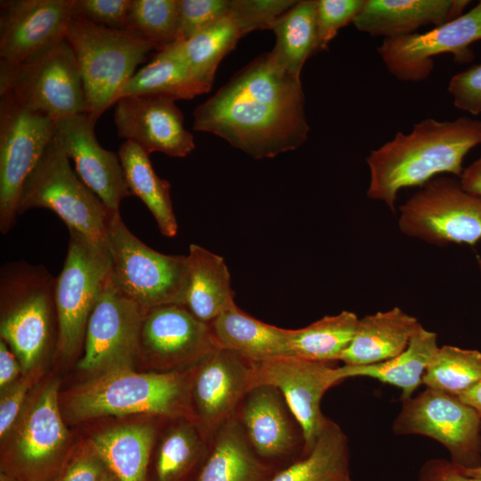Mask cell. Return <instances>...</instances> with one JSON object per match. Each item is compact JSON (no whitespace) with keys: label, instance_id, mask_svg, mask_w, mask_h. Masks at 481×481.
<instances>
[{"label":"cell","instance_id":"1","mask_svg":"<svg viewBox=\"0 0 481 481\" xmlns=\"http://www.w3.org/2000/svg\"><path fill=\"white\" fill-rule=\"evenodd\" d=\"M193 118L194 130L214 134L256 159L298 149L310 131L300 78L270 52L236 72Z\"/></svg>","mask_w":481,"mask_h":481},{"label":"cell","instance_id":"2","mask_svg":"<svg viewBox=\"0 0 481 481\" xmlns=\"http://www.w3.org/2000/svg\"><path fill=\"white\" fill-rule=\"evenodd\" d=\"M480 144L481 119L425 118L414 124L411 132H397L392 140L370 151L367 196L395 213L402 189L422 187L444 174L460 177L465 156Z\"/></svg>","mask_w":481,"mask_h":481},{"label":"cell","instance_id":"3","mask_svg":"<svg viewBox=\"0 0 481 481\" xmlns=\"http://www.w3.org/2000/svg\"><path fill=\"white\" fill-rule=\"evenodd\" d=\"M54 286L43 265L13 261L0 269L1 339L24 371L45 355L58 324Z\"/></svg>","mask_w":481,"mask_h":481},{"label":"cell","instance_id":"4","mask_svg":"<svg viewBox=\"0 0 481 481\" xmlns=\"http://www.w3.org/2000/svg\"><path fill=\"white\" fill-rule=\"evenodd\" d=\"M65 38L76 56L88 112L99 118L115 104L135 68L157 48L125 30L71 18Z\"/></svg>","mask_w":481,"mask_h":481},{"label":"cell","instance_id":"5","mask_svg":"<svg viewBox=\"0 0 481 481\" xmlns=\"http://www.w3.org/2000/svg\"><path fill=\"white\" fill-rule=\"evenodd\" d=\"M106 246L110 279L127 298L146 311L163 305L182 306L187 255H166L151 249L130 232L119 211L110 214Z\"/></svg>","mask_w":481,"mask_h":481},{"label":"cell","instance_id":"6","mask_svg":"<svg viewBox=\"0 0 481 481\" xmlns=\"http://www.w3.org/2000/svg\"><path fill=\"white\" fill-rule=\"evenodd\" d=\"M0 95L55 122L88 112L79 67L66 38L24 61H0Z\"/></svg>","mask_w":481,"mask_h":481},{"label":"cell","instance_id":"7","mask_svg":"<svg viewBox=\"0 0 481 481\" xmlns=\"http://www.w3.org/2000/svg\"><path fill=\"white\" fill-rule=\"evenodd\" d=\"M130 366L100 373L69 404L77 419L136 413L172 416L183 412L186 383L176 371L138 373Z\"/></svg>","mask_w":481,"mask_h":481},{"label":"cell","instance_id":"8","mask_svg":"<svg viewBox=\"0 0 481 481\" xmlns=\"http://www.w3.org/2000/svg\"><path fill=\"white\" fill-rule=\"evenodd\" d=\"M35 208L53 211L69 229L95 243L106 244L110 211L71 168L55 136L21 190L19 215Z\"/></svg>","mask_w":481,"mask_h":481},{"label":"cell","instance_id":"9","mask_svg":"<svg viewBox=\"0 0 481 481\" xmlns=\"http://www.w3.org/2000/svg\"><path fill=\"white\" fill-rule=\"evenodd\" d=\"M69 231L66 258L54 286L57 349L64 357L72 356L85 342L89 317L111 268L106 244L95 243L72 229Z\"/></svg>","mask_w":481,"mask_h":481},{"label":"cell","instance_id":"10","mask_svg":"<svg viewBox=\"0 0 481 481\" xmlns=\"http://www.w3.org/2000/svg\"><path fill=\"white\" fill-rule=\"evenodd\" d=\"M398 227L404 235L436 246H474L481 240V196L464 191L460 181L438 175L400 206Z\"/></svg>","mask_w":481,"mask_h":481},{"label":"cell","instance_id":"11","mask_svg":"<svg viewBox=\"0 0 481 481\" xmlns=\"http://www.w3.org/2000/svg\"><path fill=\"white\" fill-rule=\"evenodd\" d=\"M56 123L13 99L0 95V232L19 216L23 184L54 138Z\"/></svg>","mask_w":481,"mask_h":481},{"label":"cell","instance_id":"12","mask_svg":"<svg viewBox=\"0 0 481 481\" xmlns=\"http://www.w3.org/2000/svg\"><path fill=\"white\" fill-rule=\"evenodd\" d=\"M402 403L392 425L395 435L437 441L460 468L481 465V416L475 409L458 396L428 387Z\"/></svg>","mask_w":481,"mask_h":481},{"label":"cell","instance_id":"13","mask_svg":"<svg viewBox=\"0 0 481 481\" xmlns=\"http://www.w3.org/2000/svg\"><path fill=\"white\" fill-rule=\"evenodd\" d=\"M481 40V0L467 12L432 29L383 38L377 47L388 72L404 82H421L432 73L434 57L451 53L457 62H469L470 45Z\"/></svg>","mask_w":481,"mask_h":481},{"label":"cell","instance_id":"14","mask_svg":"<svg viewBox=\"0 0 481 481\" xmlns=\"http://www.w3.org/2000/svg\"><path fill=\"white\" fill-rule=\"evenodd\" d=\"M252 365L254 386L270 385L283 395L302 431L303 455L307 453L328 420L321 410L324 394L346 379L343 365L334 367L330 363L291 355Z\"/></svg>","mask_w":481,"mask_h":481},{"label":"cell","instance_id":"15","mask_svg":"<svg viewBox=\"0 0 481 481\" xmlns=\"http://www.w3.org/2000/svg\"><path fill=\"white\" fill-rule=\"evenodd\" d=\"M146 312L114 285L110 273L89 317L78 367L102 373L130 366L139 353L141 326Z\"/></svg>","mask_w":481,"mask_h":481},{"label":"cell","instance_id":"16","mask_svg":"<svg viewBox=\"0 0 481 481\" xmlns=\"http://www.w3.org/2000/svg\"><path fill=\"white\" fill-rule=\"evenodd\" d=\"M172 98L137 94L115 103L114 122L119 137L143 148L183 158L195 148L194 137L183 126V115Z\"/></svg>","mask_w":481,"mask_h":481},{"label":"cell","instance_id":"17","mask_svg":"<svg viewBox=\"0 0 481 481\" xmlns=\"http://www.w3.org/2000/svg\"><path fill=\"white\" fill-rule=\"evenodd\" d=\"M71 18V0L1 1L0 61H24L65 38Z\"/></svg>","mask_w":481,"mask_h":481},{"label":"cell","instance_id":"18","mask_svg":"<svg viewBox=\"0 0 481 481\" xmlns=\"http://www.w3.org/2000/svg\"><path fill=\"white\" fill-rule=\"evenodd\" d=\"M98 118L89 112L56 121L55 137L77 175L110 211H119L121 201L131 196L118 154L103 149L94 135Z\"/></svg>","mask_w":481,"mask_h":481},{"label":"cell","instance_id":"19","mask_svg":"<svg viewBox=\"0 0 481 481\" xmlns=\"http://www.w3.org/2000/svg\"><path fill=\"white\" fill-rule=\"evenodd\" d=\"M199 363L192 398L206 428L216 432L236 417L241 402L254 387L253 365L223 347L216 348Z\"/></svg>","mask_w":481,"mask_h":481},{"label":"cell","instance_id":"20","mask_svg":"<svg viewBox=\"0 0 481 481\" xmlns=\"http://www.w3.org/2000/svg\"><path fill=\"white\" fill-rule=\"evenodd\" d=\"M217 347L210 324L197 319L183 306L163 305L144 314L139 352L161 363L200 362Z\"/></svg>","mask_w":481,"mask_h":481},{"label":"cell","instance_id":"21","mask_svg":"<svg viewBox=\"0 0 481 481\" xmlns=\"http://www.w3.org/2000/svg\"><path fill=\"white\" fill-rule=\"evenodd\" d=\"M238 412L236 418L249 444L264 461L282 459L299 444L304 447L303 435L297 431L301 428L276 387L254 386Z\"/></svg>","mask_w":481,"mask_h":481},{"label":"cell","instance_id":"22","mask_svg":"<svg viewBox=\"0 0 481 481\" xmlns=\"http://www.w3.org/2000/svg\"><path fill=\"white\" fill-rule=\"evenodd\" d=\"M66 436L58 407V385L53 382L40 395L20 430L11 475L22 481L43 477L54 464Z\"/></svg>","mask_w":481,"mask_h":481},{"label":"cell","instance_id":"23","mask_svg":"<svg viewBox=\"0 0 481 481\" xmlns=\"http://www.w3.org/2000/svg\"><path fill=\"white\" fill-rule=\"evenodd\" d=\"M469 0H365L353 21L355 28L371 37H396L434 28L464 13Z\"/></svg>","mask_w":481,"mask_h":481},{"label":"cell","instance_id":"24","mask_svg":"<svg viewBox=\"0 0 481 481\" xmlns=\"http://www.w3.org/2000/svg\"><path fill=\"white\" fill-rule=\"evenodd\" d=\"M421 326L398 306L359 318L355 333L339 361L349 366L372 365L400 355Z\"/></svg>","mask_w":481,"mask_h":481},{"label":"cell","instance_id":"25","mask_svg":"<svg viewBox=\"0 0 481 481\" xmlns=\"http://www.w3.org/2000/svg\"><path fill=\"white\" fill-rule=\"evenodd\" d=\"M183 304L200 321L210 324L236 306L228 267L222 257L191 244Z\"/></svg>","mask_w":481,"mask_h":481},{"label":"cell","instance_id":"26","mask_svg":"<svg viewBox=\"0 0 481 481\" xmlns=\"http://www.w3.org/2000/svg\"><path fill=\"white\" fill-rule=\"evenodd\" d=\"M220 347L252 363L291 355L289 330L263 322L237 306L210 323Z\"/></svg>","mask_w":481,"mask_h":481},{"label":"cell","instance_id":"27","mask_svg":"<svg viewBox=\"0 0 481 481\" xmlns=\"http://www.w3.org/2000/svg\"><path fill=\"white\" fill-rule=\"evenodd\" d=\"M273 471L255 452L233 418L216 431L194 481H269Z\"/></svg>","mask_w":481,"mask_h":481},{"label":"cell","instance_id":"28","mask_svg":"<svg viewBox=\"0 0 481 481\" xmlns=\"http://www.w3.org/2000/svg\"><path fill=\"white\" fill-rule=\"evenodd\" d=\"M211 87L192 74L175 42L158 51L147 65L132 76L119 91L117 101L137 94L189 100L209 92Z\"/></svg>","mask_w":481,"mask_h":481},{"label":"cell","instance_id":"29","mask_svg":"<svg viewBox=\"0 0 481 481\" xmlns=\"http://www.w3.org/2000/svg\"><path fill=\"white\" fill-rule=\"evenodd\" d=\"M439 346L436 333L422 325L412 337L407 347L395 357L366 366L343 365L346 379L366 377L401 390V401L413 396L422 384L423 375Z\"/></svg>","mask_w":481,"mask_h":481},{"label":"cell","instance_id":"30","mask_svg":"<svg viewBox=\"0 0 481 481\" xmlns=\"http://www.w3.org/2000/svg\"><path fill=\"white\" fill-rule=\"evenodd\" d=\"M269 481H353L346 435L328 419L313 448Z\"/></svg>","mask_w":481,"mask_h":481},{"label":"cell","instance_id":"31","mask_svg":"<svg viewBox=\"0 0 481 481\" xmlns=\"http://www.w3.org/2000/svg\"><path fill=\"white\" fill-rule=\"evenodd\" d=\"M118 155L131 194L137 196L149 208L161 234L175 236L178 224L170 198V183L157 175L149 154L136 143L125 141Z\"/></svg>","mask_w":481,"mask_h":481},{"label":"cell","instance_id":"32","mask_svg":"<svg viewBox=\"0 0 481 481\" xmlns=\"http://www.w3.org/2000/svg\"><path fill=\"white\" fill-rule=\"evenodd\" d=\"M154 430L147 425H124L96 435L93 451L119 481H147Z\"/></svg>","mask_w":481,"mask_h":481},{"label":"cell","instance_id":"33","mask_svg":"<svg viewBox=\"0 0 481 481\" xmlns=\"http://www.w3.org/2000/svg\"><path fill=\"white\" fill-rule=\"evenodd\" d=\"M275 45L270 52L276 62L300 78L304 64L318 51L316 0H300L272 25Z\"/></svg>","mask_w":481,"mask_h":481},{"label":"cell","instance_id":"34","mask_svg":"<svg viewBox=\"0 0 481 481\" xmlns=\"http://www.w3.org/2000/svg\"><path fill=\"white\" fill-rule=\"evenodd\" d=\"M358 321L355 313L342 311L304 328L289 330L292 356L324 363L339 361L355 333Z\"/></svg>","mask_w":481,"mask_h":481},{"label":"cell","instance_id":"35","mask_svg":"<svg viewBox=\"0 0 481 481\" xmlns=\"http://www.w3.org/2000/svg\"><path fill=\"white\" fill-rule=\"evenodd\" d=\"M242 37L240 27L228 15L191 38L175 44L192 74L202 83L212 86L219 63Z\"/></svg>","mask_w":481,"mask_h":481},{"label":"cell","instance_id":"36","mask_svg":"<svg viewBox=\"0 0 481 481\" xmlns=\"http://www.w3.org/2000/svg\"><path fill=\"white\" fill-rule=\"evenodd\" d=\"M481 380V352L451 345L439 346L428 366L422 384L459 396Z\"/></svg>","mask_w":481,"mask_h":481},{"label":"cell","instance_id":"37","mask_svg":"<svg viewBox=\"0 0 481 481\" xmlns=\"http://www.w3.org/2000/svg\"><path fill=\"white\" fill-rule=\"evenodd\" d=\"M179 0H132L125 31L157 51L177 41Z\"/></svg>","mask_w":481,"mask_h":481},{"label":"cell","instance_id":"38","mask_svg":"<svg viewBox=\"0 0 481 481\" xmlns=\"http://www.w3.org/2000/svg\"><path fill=\"white\" fill-rule=\"evenodd\" d=\"M200 442L197 433L186 426L171 431L163 440L157 457V481H181L197 462Z\"/></svg>","mask_w":481,"mask_h":481},{"label":"cell","instance_id":"39","mask_svg":"<svg viewBox=\"0 0 481 481\" xmlns=\"http://www.w3.org/2000/svg\"><path fill=\"white\" fill-rule=\"evenodd\" d=\"M296 1L294 0H231L229 15L243 35L258 29H271L273 23Z\"/></svg>","mask_w":481,"mask_h":481},{"label":"cell","instance_id":"40","mask_svg":"<svg viewBox=\"0 0 481 481\" xmlns=\"http://www.w3.org/2000/svg\"><path fill=\"white\" fill-rule=\"evenodd\" d=\"M365 0H316L318 51L326 50L338 31L353 23Z\"/></svg>","mask_w":481,"mask_h":481},{"label":"cell","instance_id":"41","mask_svg":"<svg viewBox=\"0 0 481 481\" xmlns=\"http://www.w3.org/2000/svg\"><path fill=\"white\" fill-rule=\"evenodd\" d=\"M231 0H179L177 41L192 36L229 15Z\"/></svg>","mask_w":481,"mask_h":481},{"label":"cell","instance_id":"42","mask_svg":"<svg viewBox=\"0 0 481 481\" xmlns=\"http://www.w3.org/2000/svg\"><path fill=\"white\" fill-rule=\"evenodd\" d=\"M132 0H71L72 18L125 30Z\"/></svg>","mask_w":481,"mask_h":481},{"label":"cell","instance_id":"43","mask_svg":"<svg viewBox=\"0 0 481 481\" xmlns=\"http://www.w3.org/2000/svg\"><path fill=\"white\" fill-rule=\"evenodd\" d=\"M447 90L457 109L473 116L481 114V63L453 75Z\"/></svg>","mask_w":481,"mask_h":481},{"label":"cell","instance_id":"44","mask_svg":"<svg viewBox=\"0 0 481 481\" xmlns=\"http://www.w3.org/2000/svg\"><path fill=\"white\" fill-rule=\"evenodd\" d=\"M107 469L93 451L72 460L58 475L56 481H99Z\"/></svg>","mask_w":481,"mask_h":481},{"label":"cell","instance_id":"45","mask_svg":"<svg viewBox=\"0 0 481 481\" xmlns=\"http://www.w3.org/2000/svg\"><path fill=\"white\" fill-rule=\"evenodd\" d=\"M30 385L31 381L29 379H23L14 384L2 396L0 402L1 437L5 436L16 420Z\"/></svg>","mask_w":481,"mask_h":481},{"label":"cell","instance_id":"46","mask_svg":"<svg viewBox=\"0 0 481 481\" xmlns=\"http://www.w3.org/2000/svg\"><path fill=\"white\" fill-rule=\"evenodd\" d=\"M417 481H481V479L465 475L451 461L436 458L423 463Z\"/></svg>","mask_w":481,"mask_h":481},{"label":"cell","instance_id":"47","mask_svg":"<svg viewBox=\"0 0 481 481\" xmlns=\"http://www.w3.org/2000/svg\"><path fill=\"white\" fill-rule=\"evenodd\" d=\"M20 365L17 362V357L12 353L6 343L0 340V387H6L12 382L18 376Z\"/></svg>","mask_w":481,"mask_h":481},{"label":"cell","instance_id":"48","mask_svg":"<svg viewBox=\"0 0 481 481\" xmlns=\"http://www.w3.org/2000/svg\"><path fill=\"white\" fill-rule=\"evenodd\" d=\"M460 183L467 192L481 196V157L463 169Z\"/></svg>","mask_w":481,"mask_h":481},{"label":"cell","instance_id":"49","mask_svg":"<svg viewBox=\"0 0 481 481\" xmlns=\"http://www.w3.org/2000/svg\"><path fill=\"white\" fill-rule=\"evenodd\" d=\"M481 416V380L458 396Z\"/></svg>","mask_w":481,"mask_h":481},{"label":"cell","instance_id":"50","mask_svg":"<svg viewBox=\"0 0 481 481\" xmlns=\"http://www.w3.org/2000/svg\"><path fill=\"white\" fill-rule=\"evenodd\" d=\"M459 469L467 476L481 479V465L472 469H463L460 467Z\"/></svg>","mask_w":481,"mask_h":481},{"label":"cell","instance_id":"51","mask_svg":"<svg viewBox=\"0 0 481 481\" xmlns=\"http://www.w3.org/2000/svg\"><path fill=\"white\" fill-rule=\"evenodd\" d=\"M99 481H119L118 477L107 468Z\"/></svg>","mask_w":481,"mask_h":481},{"label":"cell","instance_id":"52","mask_svg":"<svg viewBox=\"0 0 481 481\" xmlns=\"http://www.w3.org/2000/svg\"><path fill=\"white\" fill-rule=\"evenodd\" d=\"M0 481H22L20 480V478L9 474V473H6V472H2L1 473V476H0Z\"/></svg>","mask_w":481,"mask_h":481},{"label":"cell","instance_id":"53","mask_svg":"<svg viewBox=\"0 0 481 481\" xmlns=\"http://www.w3.org/2000/svg\"><path fill=\"white\" fill-rule=\"evenodd\" d=\"M477 262L479 269L481 271V256H479V255L477 256Z\"/></svg>","mask_w":481,"mask_h":481}]
</instances>
